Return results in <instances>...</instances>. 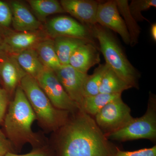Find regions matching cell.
<instances>
[{"instance_id":"1","label":"cell","mask_w":156,"mask_h":156,"mask_svg":"<svg viewBox=\"0 0 156 156\" xmlns=\"http://www.w3.org/2000/svg\"><path fill=\"white\" fill-rule=\"evenodd\" d=\"M55 156H112L116 147L109 142L95 120L80 110L60 128Z\"/></svg>"},{"instance_id":"2","label":"cell","mask_w":156,"mask_h":156,"mask_svg":"<svg viewBox=\"0 0 156 156\" xmlns=\"http://www.w3.org/2000/svg\"><path fill=\"white\" fill-rule=\"evenodd\" d=\"M4 119L6 136L14 149L19 150L26 143L30 144L34 148L44 146L32 129L36 116L20 85L15 90L14 99L9 102Z\"/></svg>"},{"instance_id":"3","label":"cell","mask_w":156,"mask_h":156,"mask_svg":"<svg viewBox=\"0 0 156 156\" xmlns=\"http://www.w3.org/2000/svg\"><path fill=\"white\" fill-rule=\"evenodd\" d=\"M90 27L92 35L99 42L105 63L131 88L138 89L140 74L128 60L112 35L98 23Z\"/></svg>"},{"instance_id":"4","label":"cell","mask_w":156,"mask_h":156,"mask_svg":"<svg viewBox=\"0 0 156 156\" xmlns=\"http://www.w3.org/2000/svg\"><path fill=\"white\" fill-rule=\"evenodd\" d=\"M31 106L42 126L50 131H56L69 119V112L56 108L39 86L35 78L26 75L20 84Z\"/></svg>"},{"instance_id":"5","label":"cell","mask_w":156,"mask_h":156,"mask_svg":"<svg viewBox=\"0 0 156 156\" xmlns=\"http://www.w3.org/2000/svg\"><path fill=\"white\" fill-rule=\"evenodd\" d=\"M105 134L108 140L126 141L146 139L154 140L156 138L155 95L150 92L147 109L143 115L140 118H133L123 128Z\"/></svg>"},{"instance_id":"6","label":"cell","mask_w":156,"mask_h":156,"mask_svg":"<svg viewBox=\"0 0 156 156\" xmlns=\"http://www.w3.org/2000/svg\"><path fill=\"white\" fill-rule=\"evenodd\" d=\"M95 116V122L105 134L121 129L133 119L131 108L122 97L108 104Z\"/></svg>"},{"instance_id":"7","label":"cell","mask_w":156,"mask_h":156,"mask_svg":"<svg viewBox=\"0 0 156 156\" xmlns=\"http://www.w3.org/2000/svg\"><path fill=\"white\" fill-rule=\"evenodd\" d=\"M36 80L50 102L56 108L70 113L80 110L79 105L66 92L53 70L45 68Z\"/></svg>"},{"instance_id":"8","label":"cell","mask_w":156,"mask_h":156,"mask_svg":"<svg viewBox=\"0 0 156 156\" xmlns=\"http://www.w3.org/2000/svg\"><path fill=\"white\" fill-rule=\"evenodd\" d=\"M49 38L42 29L17 32L9 29L0 33V44L7 54L13 55L24 50L34 49L40 42Z\"/></svg>"},{"instance_id":"9","label":"cell","mask_w":156,"mask_h":156,"mask_svg":"<svg viewBox=\"0 0 156 156\" xmlns=\"http://www.w3.org/2000/svg\"><path fill=\"white\" fill-rule=\"evenodd\" d=\"M46 33L53 39L70 37L93 42L90 29L68 16H58L49 20L46 24Z\"/></svg>"},{"instance_id":"10","label":"cell","mask_w":156,"mask_h":156,"mask_svg":"<svg viewBox=\"0 0 156 156\" xmlns=\"http://www.w3.org/2000/svg\"><path fill=\"white\" fill-rule=\"evenodd\" d=\"M54 72L68 95L81 110L84 99V84L88 74L80 72L69 65L61 66Z\"/></svg>"},{"instance_id":"11","label":"cell","mask_w":156,"mask_h":156,"mask_svg":"<svg viewBox=\"0 0 156 156\" xmlns=\"http://www.w3.org/2000/svg\"><path fill=\"white\" fill-rule=\"evenodd\" d=\"M96 20L98 24L113 30L119 35L126 44H130L129 33L118 10L115 0L99 3Z\"/></svg>"},{"instance_id":"12","label":"cell","mask_w":156,"mask_h":156,"mask_svg":"<svg viewBox=\"0 0 156 156\" xmlns=\"http://www.w3.org/2000/svg\"><path fill=\"white\" fill-rule=\"evenodd\" d=\"M65 12L89 26L97 24L96 16L99 2L93 0H61Z\"/></svg>"},{"instance_id":"13","label":"cell","mask_w":156,"mask_h":156,"mask_svg":"<svg viewBox=\"0 0 156 156\" xmlns=\"http://www.w3.org/2000/svg\"><path fill=\"white\" fill-rule=\"evenodd\" d=\"M9 5L12 12L11 25L15 31H32L42 30L41 23L25 5L18 1H12Z\"/></svg>"},{"instance_id":"14","label":"cell","mask_w":156,"mask_h":156,"mask_svg":"<svg viewBox=\"0 0 156 156\" xmlns=\"http://www.w3.org/2000/svg\"><path fill=\"white\" fill-rule=\"evenodd\" d=\"M26 75L13 56L8 55L0 62V79L8 94L15 92Z\"/></svg>"},{"instance_id":"15","label":"cell","mask_w":156,"mask_h":156,"mask_svg":"<svg viewBox=\"0 0 156 156\" xmlns=\"http://www.w3.org/2000/svg\"><path fill=\"white\" fill-rule=\"evenodd\" d=\"M100 62L98 50L94 42H89L75 51L69 58V65L80 72L87 73L91 67Z\"/></svg>"},{"instance_id":"16","label":"cell","mask_w":156,"mask_h":156,"mask_svg":"<svg viewBox=\"0 0 156 156\" xmlns=\"http://www.w3.org/2000/svg\"><path fill=\"white\" fill-rule=\"evenodd\" d=\"M53 40L55 51L61 66L69 64L71 56L80 46L93 42L70 37H58Z\"/></svg>"},{"instance_id":"17","label":"cell","mask_w":156,"mask_h":156,"mask_svg":"<svg viewBox=\"0 0 156 156\" xmlns=\"http://www.w3.org/2000/svg\"><path fill=\"white\" fill-rule=\"evenodd\" d=\"M11 56L16 59L27 74L35 79L45 69L34 49L24 50Z\"/></svg>"},{"instance_id":"18","label":"cell","mask_w":156,"mask_h":156,"mask_svg":"<svg viewBox=\"0 0 156 156\" xmlns=\"http://www.w3.org/2000/svg\"><path fill=\"white\" fill-rule=\"evenodd\" d=\"M34 49L41 62L46 68L54 71L61 66L55 51L53 39L49 38L42 41Z\"/></svg>"},{"instance_id":"19","label":"cell","mask_w":156,"mask_h":156,"mask_svg":"<svg viewBox=\"0 0 156 156\" xmlns=\"http://www.w3.org/2000/svg\"><path fill=\"white\" fill-rule=\"evenodd\" d=\"M117 8L120 14L122 16L124 22L130 37V45L134 47L138 43L140 34V28L137 21L131 15L129 9L128 1L127 0H115Z\"/></svg>"},{"instance_id":"20","label":"cell","mask_w":156,"mask_h":156,"mask_svg":"<svg viewBox=\"0 0 156 156\" xmlns=\"http://www.w3.org/2000/svg\"><path fill=\"white\" fill-rule=\"evenodd\" d=\"M122 97V94L99 93L94 96L84 98L81 110L90 116H95L111 101Z\"/></svg>"},{"instance_id":"21","label":"cell","mask_w":156,"mask_h":156,"mask_svg":"<svg viewBox=\"0 0 156 156\" xmlns=\"http://www.w3.org/2000/svg\"><path fill=\"white\" fill-rule=\"evenodd\" d=\"M131 87L119 76L108 66L104 74L99 88V93L122 94Z\"/></svg>"},{"instance_id":"22","label":"cell","mask_w":156,"mask_h":156,"mask_svg":"<svg viewBox=\"0 0 156 156\" xmlns=\"http://www.w3.org/2000/svg\"><path fill=\"white\" fill-rule=\"evenodd\" d=\"M27 2L40 20H44L51 14L65 12L61 4L56 0H29Z\"/></svg>"},{"instance_id":"23","label":"cell","mask_w":156,"mask_h":156,"mask_svg":"<svg viewBox=\"0 0 156 156\" xmlns=\"http://www.w3.org/2000/svg\"><path fill=\"white\" fill-rule=\"evenodd\" d=\"M108 67V65L106 63L101 64L95 69L92 75H88L84 84V98L94 96L99 93L102 77Z\"/></svg>"},{"instance_id":"24","label":"cell","mask_w":156,"mask_h":156,"mask_svg":"<svg viewBox=\"0 0 156 156\" xmlns=\"http://www.w3.org/2000/svg\"><path fill=\"white\" fill-rule=\"evenodd\" d=\"M129 11L136 21H148L141 12L147 10L152 7L156 8V0H132L129 5Z\"/></svg>"},{"instance_id":"25","label":"cell","mask_w":156,"mask_h":156,"mask_svg":"<svg viewBox=\"0 0 156 156\" xmlns=\"http://www.w3.org/2000/svg\"><path fill=\"white\" fill-rule=\"evenodd\" d=\"M12 12L10 5L0 1V33L9 29L12 23Z\"/></svg>"},{"instance_id":"26","label":"cell","mask_w":156,"mask_h":156,"mask_svg":"<svg viewBox=\"0 0 156 156\" xmlns=\"http://www.w3.org/2000/svg\"><path fill=\"white\" fill-rule=\"evenodd\" d=\"M112 156H156V146L132 151H122L116 147Z\"/></svg>"},{"instance_id":"27","label":"cell","mask_w":156,"mask_h":156,"mask_svg":"<svg viewBox=\"0 0 156 156\" xmlns=\"http://www.w3.org/2000/svg\"><path fill=\"white\" fill-rule=\"evenodd\" d=\"M5 156H55L53 149L43 146L34 148L31 151L24 154H17L15 153L9 152Z\"/></svg>"},{"instance_id":"28","label":"cell","mask_w":156,"mask_h":156,"mask_svg":"<svg viewBox=\"0 0 156 156\" xmlns=\"http://www.w3.org/2000/svg\"><path fill=\"white\" fill-rule=\"evenodd\" d=\"M9 152L15 153L14 147L6 134L0 130V156H5Z\"/></svg>"},{"instance_id":"29","label":"cell","mask_w":156,"mask_h":156,"mask_svg":"<svg viewBox=\"0 0 156 156\" xmlns=\"http://www.w3.org/2000/svg\"><path fill=\"white\" fill-rule=\"evenodd\" d=\"M9 102V94L5 89L0 88V122L5 118Z\"/></svg>"},{"instance_id":"30","label":"cell","mask_w":156,"mask_h":156,"mask_svg":"<svg viewBox=\"0 0 156 156\" xmlns=\"http://www.w3.org/2000/svg\"><path fill=\"white\" fill-rule=\"evenodd\" d=\"M151 34L152 38L156 42V23H153L151 27Z\"/></svg>"},{"instance_id":"31","label":"cell","mask_w":156,"mask_h":156,"mask_svg":"<svg viewBox=\"0 0 156 156\" xmlns=\"http://www.w3.org/2000/svg\"><path fill=\"white\" fill-rule=\"evenodd\" d=\"M8 55H9V54H7L5 51L3 50L2 46L0 44V62L2 61L4 58H5Z\"/></svg>"},{"instance_id":"32","label":"cell","mask_w":156,"mask_h":156,"mask_svg":"<svg viewBox=\"0 0 156 156\" xmlns=\"http://www.w3.org/2000/svg\"><path fill=\"white\" fill-rule=\"evenodd\" d=\"M0 81H1V79H0Z\"/></svg>"}]
</instances>
